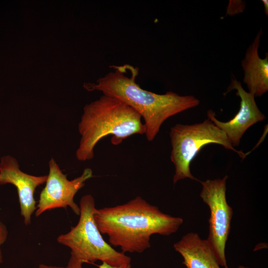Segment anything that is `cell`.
Masks as SVG:
<instances>
[{"instance_id":"ba28073f","label":"cell","mask_w":268,"mask_h":268,"mask_svg":"<svg viewBox=\"0 0 268 268\" xmlns=\"http://www.w3.org/2000/svg\"><path fill=\"white\" fill-rule=\"evenodd\" d=\"M235 89L236 95L240 97V109L235 116L230 121L221 122L215 117L213 111L209 110L207 112L208 118L222 130L233 146H238L245 132L252 126L264 121L266 118L260 111L256 103L255 97L246 91L235 77H231L230 84L225 94Z\"/></svg>"},{"instance_id":"8fae6325","label":"cell","mask_w":268,"mask_h":268,"mask_svg":"<svg viewBox=\"0 0 268 268\" xmlns=\"http://www.w3.org/2000/svg\"><path fill=\"white\" fill-rule=\"evenodd\" d=\"M173 247L182 256L187 268H220L207 240L201 238L197 233L185 234Z\"/></svg>"},{"instance_id":"5b68a950","label":"cell","mask_w":268,"mask_h":268,"mask_svg":"<svg viewBox=\"0 0 268 268\" xmlns=\"http://www.w3.org/2000/svg\"><path fill=\"white\" fill-rule=\"evenodd\" d=\"M172 150L170 159L175 167L173 182L175 184L186 178L200 181L191 173L190 165L204 146L216 143L236 152L242 159L248 154L233 146L225 133L208 118L193 125L177 124L169 133Z\"/></svg>"},{"instance_id":"7c38bea8","label":"cell","mask_w":268,"mask_h":268,"mask_svg":"<svg viewBox=\"0 0 268 268\" xmlns=\"http://www.w3.org/2000/svg\"><path fill=\"white\" fill-rule=\"evenodd\" d=\"M83 263L74 256L70 255L67 265L65 267L49 266L45 264H40L39 268H82Z\"/></svg>"},{"instance_id":"7a4b0ae2","label":"cell","mask_w":268,"mask_h":268,"mask_svg":"<svg viewBox=\"0 0 268 268\" xmlns=\"http://www.w3.org/2000/svg\"><path fill=\"white\" fill-rule=\"evenodd\" d=\"M112 67L114 70L96 83H85L84 86L87 90L100 91L119 99L134 110L143 119L144 134L149 141L155 138L169 118L200 104L193 95L181 96L172 91L159 94L142 89L136 82L137 67L128 64Z\"/></svg>"},{"instance_id":"2e32d148","label":"cell","mask_w":268,"mask_h":268,"mask_svg":"<svg viewBox=\"0 0 268 268\" xmlns=\"http://www.w3.org/2000/svg\"><path fill=\"white\" fill-rule=\"evenodd\" d=\"M223 268H228V267L227 266L224 267ZM237 268H249L245 267H244V266H240L239 267H238Z\"/></svg>"},{"instance_id":"277c9868","label":"cell","mask_w":268,"mask_h":268,"mask_svg":"<svg viewBox=\"0 0 268 268\" xmlns=\"http://www.w3.org/2000/svg\"><path fill=\"white\" fill-rule=\"evenodd\" d=\"M79 219L77 224L66 234L57 238L58 243L67 246L72 255L84 263L97 261L113 266L131 263V258L114 249L103 238L94 219L96 209L93 197L83 196L79 202Z\"/></svg>"},{"instance_id":"52a82bcc","label":"cell","mask_w":268,"mask_h":268,"mask_svg":"<svg viewBox=\"0 0 268 268\" xmlns=\"http://www.w3.org/2000/svg\"><path fill=\"white\" fill-rule=\"evenodd\" d=\"M49 167L46 186L40 194L36 206V216L48 210L68 206L75 214L79 215L80 207L74 202V198L85 182L93 177L92 170L85 168L80 176L68 180L53 158L49 162Z\"/></svg>"},{"instance_id":"9c48e42d","label":"cell","mask_w":268,"mask_h":268,"mask_svg":"<svg viewBox=\"0 0 268 268\" xmlns=\"http://www.w3.org/2000/svg\"><path fill=\"white\" fill-rule=\"evenodd\" d=\"M47 177L34 176L22 172L17 160L11 156H4L0 159V185L11 184L16 188L20 213L26 225L31 223V215L36 209L34 199L36 188L45 183Z\"/></svg>"},{"instance_id":"6da1fadb","label":"cell","mask_w":268,"mask_h":268,"mask_svg":"<svg viewBox=\"0 0 268 268\" xmlns=\"http://www.w3.org/2000/svg\"><path fill=\"white\" fill-rule=\"evenodd\" d=\"M93 216L101 233L123 253L143 252L150 247L152 235H170L183 223L182 218L162 212L139 196L123 204L96 208Z\"/></svg>"},{"instance_id":"9a60e30c","label":"cell","mask_w":268,"mask_h":268,"mask_svg":"<svg viewBox=\"0 0 268 268\" xmlns=\"http://www.w3.org/2000/svg\"><path fill=\"white\" fill-rule=\"evenodd\" d=\"M262 1L263 2L264 5L265 14L267 16H268V0H262Z\"/></svg>"},{"instance_id":"5bb4252c","label":"cell","mask_w":268,"mask_h":268,"mask_svg":"<svg viewBox=\"0 0 268 268\" xmlns=\"http://www.w3.org/2000/svg\"><path fill=\"white\" fill-rule=\"evenodd\" d=\"M98 268H131V263H126L119 266H113L105 262H102L98 265Z\"/></svg>"},{"instance_id":"4fadbf2b","label":"cell","mask_w":268,"mask_h":268,"mask_svg":"<svg viewBox=\"0 0 268 268\" xmlns=\"http://www.w3.org/2000/svg\"><path fill=\"white\" fill-rule=\"evenodd\" d=\"M7 236L6 226L0 221V263L2 262V255L0 246L5 241Z\"/></svg>"},{"instance_id":"3957f363","label":"cell","mask_w":268,"mask_h":268,"mask_svg":"<svg viewBox=\"0 0 268 268\" xmlns=\"http://www.w3.org/2000/svg\"><path fill=\"white\" fill-rule=\"evenodd\" d=\"M80 135L76 158L85 161L94 157L96 144L111 135L114 145L134 134H144L141 116L132 108L115 97L104 95L85 105L78 124Z\"/></svg>"},{"instance_id":"8992f818","label":"cell","mask_w":268,"mask_h":268,"mask_svg":"<svg viewBox=\"0 0 268 268\" xmlns=\"http://www.w3.org/2000/svg\"><path fill=\"white\" fill-rule=\"evenodd\" d=\"M228 176L214 180L200 181V197L209 207V234L206 239L220 266H227L225 246L231 229L233 209L226 201Z\"/></svg>"},{"instance_id":"30bf717a","label":"cell","mask_w":268,"mask_h":268,"mask_svg":"<svg viewBox=\"0 0 268 268\" xmlns=\"http://www.w3.org/2000/svg\"><path fill=\"white\" fill-rule=\"evenodd\" d=\"M262 34L261 29L247 48L241 62L244 72L243 82L248 92L255 97L261 96L268 90V54L266 53L265 58L262 59L258 53Z\"/></svg>"}]
</instances>
